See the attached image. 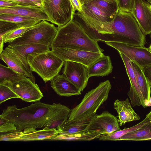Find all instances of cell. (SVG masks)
Wrapping results in <instances>:
<instances>
[{"label": "cell", "mask_w": 151, "mask_h": 151, "mask_svg": "<svg viewBox=\"0 0 151 151\" xmlns=\"http://www.w3.org/2000/svg\"><path fill=\"white\" fill-rule=\"evenodd\" d=\"M70 110L60 103L49 104L39 101L22 108L9 106L0 116L13 123L17 131L31 127L57 129L68 120Z\"/></svg>", "instance_id": "1"}, {"label": "cell", "mask_w": 151, "mask_h": 151, "mask_svg": "<svg viewBox=\"0 0 151 151\" xmlns=\"http://www.w3.org/2000/svg\"><path fill=\"white\" fill-rule=\"evenodd\" d=\"M52 47L98 52L104 51L99 47L98 41L91 38L80 24L73 19L63 26L58 27V32L51 48Z\"/></svg>", "instance_id": "2"}, {"label": "cell", "mask_w": 151, "mask_h": 151, "mask_svg": "<svg viewBox=\"0 0 151 151\" xmlns=\"http://www.w3.org/2000/svg\"><path fill=\"white\" fill-rule=\"evenodd\" d=\"M113 34L104 38L102 42H112L134 46L145 47V35L129 12L119 9L112 23Z\"/></svg>", "instance_id": "3"}, {"label": "cell", "mask_w": 151, "mask_h": 151, "mask_svg": "<svg viewBox=\"0 0 151 151\" xmlns=\"http://www.w3.org/2000/svg\"><path fill=\"white\" fill-rule=\"evenodd\" d=\"M111 87L110 81L106 80L88 91L81 103L70 110L68 120H81L96 114L97 109L107 99Z\"/></svg>", "instance_id": "4"}, {"label": "cell", "mask_w": 151, "mask_h": 151, "mask_svg": "<svg viewBox=\"0 0 151 151\" xmlns=\"http://www.w3.org/2000/svg\"><path fill=\"white\" fill-rule=\"evenodd\" d=\"M27 59L32 70L36 73L45 83L50 81L59 74L64 62L52 50L29 54Z\"/></svg>", "instance_id": "5"}, {"label": "cell", "mask_w": 151, "mask_h": 151, "mask_svg": "<svg viewBox=\"0 0 151 151\" xmlns=\"http://www.w3.org/2000/svg\"><path fill=\"white\" fill-rule=\"evenodd\" d=\"M46 21H41L19 37L8 43V45L14 46L39 44L51 48L58 32V27Z\"/></svg>", "instance_id": "6"}, {"label": "cell", "mask_w": 151, "mask_h": 151, "mask_svg": "<svg viewBox=\"0 0 151 151\" xmlns=\"http://www.w3.org/2000/svg\"><path fill=\"white\" fill-rule=\"evenodd\" d=\"M42 9L50 22L58 27L73 20L74 15L70 0H43Z\"/></svg>", "instance_id": "7"}, {"label": "cell", "mask_w": 151, "mask_h": 151, "mask_svg": "<svg viewBox=\"0 0 151 151\" xmlns=\"http://www.w3.org/2000/svg\"><path fill=\"white\" fill-rule=\"evenodd\" d=\"M3 85L8 87L19 96V98L26 102L39 101L43 96L38 86L30 78L24 76Z\"/></svg>", "instance_id": "8"}, {"label": "cell", "mask_w": 151, "mask_h": 151, "mask_svg": "<svg viewBox=\"0 0 151 151\" xmlns=\"http://www.w3.org/2000/svg\"><path fill=\"white\" fill-rule=\"evenodd\" d=\"M105 42L125 55L131 60L135 62L142 67L151 65V52L145 47L132 46L116 42Z\"/></svg>", "instance_id": "9"}, {"label": "cell", "mask_w": 151, "mask_h": 151, "mask_svg": "<svg viewBox=\"0 0 151 151\" xmlns=\"http://www.w3.org/2000/svg\"><path fill=\"white\" fill-rule=\"evenodd\" d=\"M51 48L54 53L64 61L79 63L88 67L104 55L102 52L57 47Z\"/></svg>", "instance_id": "10"}, {"label": "cell", "mask_w": 151, "mask_h": 151, "mask_svg": "<svg viewBox=\"0 0 151 151\" xmlns=\"http://www.w3.org/2000/svg\"><path fill=\"white\" fill-rule=\"evenodd\" d=\"M63 74L81 91L87 86L89 78L88 67L80 63L67 61H64Z\"/></svg>", "instance_id": "11"}, {"label": "cell", "mask_w": 151, "mask_h": 151, "mask_svg": "<svg viewBox=\"0 0 151 151\" xmlns=\"http://www.w3.org/2000/svg\"><path fill=\"white\" fill-rule=\"evenodd\" d=\"M136 20L143 34H151V5L145 0H133L129 12Z\"/></svg>", "instance_id": "12"}, {"label": "cell", "mask_w": 151, "mask_h": 151, "mask_svg": "<svg viewBox=\"0 0 151 151\" xmlns=\"http://www.w3.org/2000/svg\"><path fill=\"white\" fill-rule=\"evenodd\" d=\"M118 119L107 111L96 114L85 130L99 131L107 134L121 130Z\"/></svg>", "instance_id": "13"}, {"label": "cell", "mask_w": 151, "mask_h": 151, "mask_svg": "<svg viewBox=\"0 0 151 151\" xmlns=\"http://www.w3.org/2000/svg\"><path fill=\"white\" fill-rule=\"evenodd\" d=\"M0 58L9 67L19 74L30 78L35 83V78L32 74L33 71L26 67L8 46L0 53Z\"/></svg>", "instance_id": "14"}, {"label": "cell", "mask_w": 151, "mask_h": 151, "mask_svg": "<svg viewBox=\"0 0 151 151\" xmlns=\"http://www.w3.org/2000/svg\"><path fill=\"white\" fill-rule=\"evenodd\" d=\"M2 14L17 15L50 22L48 16L42 11V8L37 6L18 4L10 7L0 8V14Z\"/></svg>", "instance_id": "15"}, {"label": "cell", "mask_w": 151, "mask_h": 151, "mask_svg": "<svg viewBox=\"0 0 151 151\" xmlns=\"http://www.w3.org/2000/svg\"><path fill=\"white\" fill-rule=\"evenodd\" d=\"M33 128H27L22 131L20 135L15 141H27L44 139H55L59 134L58 130L55 128L45 127L42 129L37 130Z\"/></svg>", "instance_id": "16"}, {"label": "cell", "mask_w": 151, "mask_h": 151, "mask_svg": "<svg viewBox=\"0 0 151 151\" xmlns=\"http://www.w3.org/2000/svg\"><path fill=\"white\" fill-rule=\"evenodd\" d=\"M50 81L51 87L60 96L69 97L81 94V90L63 74H58Z\"/></svg>", "instance_id": "17"}, {"label": "cell", "mask_w": 151, "mask_h": 151, "mask_svg": "<svg viewBox=\"0 0 151 151\" xmlns=\"http://www.w3.org/2000/svg\"><path fill=\"white\" fill-rule=\"evenodd\" d=\"M114 107L118 113V122L120 126L127 122L140 119V117L132 109L128 98L122 101L116 100L114 103Z\"/></svg>", "instance_id": "18"}, {"label": "cell", "mask_w": 151, "mask_h": 151, "mask_svg": "<svg viewBox=\"0 0 151 151\" xmlns=\"http://www.w3.org/2000/svg\"><path fill=\"white\" fill-rule=\"evenodd\" d=\"M8 46L18 56L26 67L31 70H32L27 61V57L28 55L33 53L45 52L50 50V48L48 47L39 44H27L14 46L8 45Z\"/></svg>", "instance_id": "19"}, {"label": "cell", "mask_w": 151, "mask_h": 151, "mask_svg": "<svg viewBox=\"0 0 151 151\" xmlns=\"http://www.w3.org/2000/svg\"><path fill=\"white\" fill-rule=\"evenodd\" d=\"M113 68L110 57L104 55L88 67V76H106L111 73Z\"/></svg>", "instance_id": "20"}, {"label": "cell", "mask_w": 151, "mask_h": 151, "mask_svg": "<svg viewBox=\"0 0 151 151\" xmlns=\"http://www.w3.org/2000/svg\"><path fill=\"white\" fill-rule=\"evenodd\" d=\"M137 83L142 96L146 107L150 102L151 88L145 76L142 68L135 62L131 60Z\"/></svg>", "instance_id": "21"}, {"label": "cell", "mask_w": 151, "mask_h": 151, "mask_svg": "<svg viewBox=\"0 0 151 151\" xmlns=\"http://www.w3.org/2000/svg\"><path fill=\"white\" fill-rule=\"evenodd\" d=\"M95 115L81 120H68L57 129L59 135H67L85 131Z\"/></svg>", "instance_id": "22"}, {"label": "cell", "mask_w": 151, "mask_h": 151, "mask_svg": "<svg viewBox=\"0 0 151 151\" xmlns=\"http://www.w3.org/2000/svg\"><path fill=\"white\" fill-rule=\"evenodd\" d=\"M80 12L96 20L106 23H112L116 14H108L89 3L82 5V11Z\"/></svg>", "instance_id": "23"}, {"label": "cell", "mask_w": 151, "mask_h": 151, "mask_svg": "<svg viewBox=\"0 0 151 151\" xmlns=\"http://www.w3.org/2000/svg\"><path fill=\"white\" fill-rule=\"evenodd\" d=\"M151 139V122L123 136L120 140L141 141Z\"/></svg>", "instance_id": "24"}, {"label": "cell", "mask_w": 151, "mask_h": 151, "mask_svg": "<svg viewBox=\"0 0 151 151\" xmlns=\"http://www.w3.org/2000/svg\"><path fill=\"white\" fill-rule=\"evenodd\" d=\"M0 20L14 23L19 27L32 26L42 21L31 17L6 14H0Z\"/></svg>", "instance_id": "25"}, {"label": "cell", "mask_w": 151, "mask_h": 151, "mask_svg": "<svg viewBox=\"0 0 151 151\" xmlns=\"http://www.w3.org/2000/svg\"><path fill=\"white\" fill-rule=\"evenodd\" d=\"M103 134L99 131L85 130L71 134L61 135H58L56 139L71 141H90Z\"/></svg>", "instance_id": "26"}, {"label": "cell", "mask_w": 151, "mask_h": 151, "mask_svg": "<svg viewBox=\"0 0 151 151\" xmlns=\"http://www.w3.org/2000/svg\"><path fill=\"white\" fill-rule=\"evenodd\" d=\"M149 122L145 118L142 122L132 127L114 132L107 134H102L97 138H99V140L103 141L119 140L120 138L124 134L137 129Z\"/></svg>", "instance_id": "27"}, {"label": "cell", "mask_w": 151, "mask_h": 151, "mask_svg": "<svg viewBox=\"0 0 151 151\" xmlns=\"http://www.w3.org/2000/svg\"><path fill=\"white\" fill-rule=\"evenodd\" d=\"M118 52L123 62L127 75L130 81V88H132L138 96L142 100L146 107L142 96L137 85L135 75L131 64L130 60L122 53L120 52Z\"/></svg>", "instance_id": "28"}, {"label": "cell", "mask_w": 151, "mask_h": 151, "mask_svg": "<svg viewBox=\"0 0 151 151\" xmlns=\"http://www.w3.org/2000/svg\"><path fill=\"white\" fill-rule=\"evenodd\" d=\"M88 3L109 14L115 15L119 9L117 0H95Z\"/></svg>", "instance_id": "29"}, {"label": "cell", "mask_w": 151, "mask_h": 151, "mask_svg": "<svg viewBox=\"0 0 151 151\" xmlns=\"http://www.w3.org/2000/svg\"><path fill=\"white\" fill-rule=\"evenodd\" d=\"M23 76L8 67L0 64V85L17 80Z\"/></svg>", "instance_id": "30"}, {"label": "cell", "mask_w": 151, "mask_h": 151, "mask_svg": "<svg viewBox=\"0 0 151 151\" xmlns=\"http://www.w3.org/2000/svg\"><path fill=\"white\" fill-rule=\"evenodd\" d=\"M34 26L30 27H18L6 33L2 37L4 43H9L13 41L32 28Z\"/></svg>", "instance_id": "31"}, {"label": "cell", "mask_w": 151, "mask_h": 151, "mask_svg": "<svg viewBox=\"0 0 151 151\" xmlns=\"http://www.w3.org/2000/svg\"><path fill=\"white\" fill-rule=\"evenodd\" d=\"M18 27L13 23L0 20V53L3 50L4 42L2 37L6 33Z\"/></svg>", "instance_id": "32"}, {"label": "cell", "mask_w": 151, "mask_h": 151, "mask_svg": "<svg viewBox=\"0 0 151 151\" xmlns=\"http://www.w3.org/2000/svg\"><path fill=\"white\" fill-rule=\"evenodd\" d=\"M19 96L6 86L0 85V104L6 100Z\"/></svg>", "instance_id": "33"}, {"label": "cell", "mask_w": 151, "mask_h": 151, "mask_svg": "<svg viewBox=\"0 0 151 151\" xmlns=\"http://www.w3.org/2000/svg\"><path fill=\"white\" fill-rule=\"evenodd\" d=\"M17 130L15 125L8 120L0 116V134H4Z\"/></svg>", "instance_id": "34"}, {"label": "cell", "mask_w": 151, "mask_h": 151, "mask_svg": "<svg viewBox=\"0 0 151 151\" xmlns=\"http://www.w3.org/2000/svg\"><path fill=\"white\" fill-rule=\"evenodd\" d=\"M22 131H16L4 134H0V141H15L21 134Z\"/></svg>", "instance_id": "35"}, {"label": "cell", "mask_w": 151, "mask_h": 151, "mask_svg": "<svg viewBox=\"0 0 151 151\" xmlns=\"http://www.w3.org/2000/svg\"><path fill=\"white\" fill-rule=\"evenodd\" d=\"M133 0H117L119 9L123 11L130 12L132 7Z\"/></svg>", "instance_id": "36"}, {"label": "cell", "mask_w": 151, "mask_h": 151, "mask_svg": "<svg viewBox=\"0 0 151 151\" xmlns=\"http://www.w3.org/2000/svg\"><path fill=\"white\" fill-rule=\"evenodd\" d=\"M142 68L145 76L151 88V65Z\"/></svg>", "instance_id": "37"}, {"label": "cell", "mask_w": 151, "mask_h": 151, "mask_svg": "<svg viewBox=\"0 0 151 151\" xmlns=\"http://www.w3.org/2000/svg\"><path fill=\"white\" fill-rule=\"evenodd\" d=\"M73 9L74 14L77 11L78 12H81L82 11V5L79 0H70Z\"/></svg>", "instance_id": "38"}, {"label": "cell", "mask_w": 151, "mask_h": 151, "mask_svg": "<svg viewBox=\"0 0 151 151\" xmlns=\"http://www.w3.org/2000/svg\"><path fill=\"white\" fill-rule=\"evenodd\" d=\"M19 4L17 2L6 0H0V8H6Z\"/></svg>", "instance_id": "39"}, {"label": "cell", "mask_w": 151, "mask_h": 151, "mask_svg": "<svg viewBox=\"0 0 151 151\" xmlns=\"http://www.w3.org/2000/svg\"><path fill=\"white\" fill-rule=\"evenodd\" d=\"M15 2L18 3L19 5L30 6H37L31 1L29 0H6Z\"/></svg>", "instance_id": "40"}, {"label": "cell", "mask_w": 151, "mask_h": 151, "mask_svg": "<svg viewBox=\"0 0 151 151\" xmlns=\"http://www.w3.org/2000/svg\"><path fill=\"white\" fill-rule=\"evenodd\" d=\"M33 3L35 5L39 7L42 8L43 6V0H29Z\"/></svg>", "instance_id": "41"}, {"label": "cell", "mask_w": 151, "mask_h": 151, "mask_svg": "<svg viewBox=\"0 0 151 151\" xmlns=\"http://www.w3.org/2000/svg\"><path fill=\"white\" fill-rule=\"evenodd\" d=\"M145 118L150 122H151V111L146 115Z\"/></svg>", "instance_id": "42"}, {"label": "cell", "mask_w": 151, "mask_h": 151, "mask_svg": "<svg viewBox=\"0 0 151 151\" xmlns=\"http://www.w3.org/2000/svg\"><path fill=\"white\" fill-rule=\"evenodd\" d=\"M81 4H83L88 3L90 1L95 0H79Z\"/></svg>", "instance_id": "43"}, {"label": "cell", "mask_w": 151, "mask_h": 151, "mask_svg": "<svg viewBox=\"0 0 151 151\" xmlns=\"http://www.w3.org/2000/svg\"><path fill=\"white\" fill-rule=\"evenodd\" d=\"M151 52V43L150 45V46L149 47L147 48Z\"/></svg>", "instance_id": "44"}, {"label": "cell", "mask_w": 151, "mask_h": 151, "mask_svg": "<svg viewBox=\"0 0 151 151\" xmlns=\"http://www.w3.org/2000/svg\"><path fill=\"white\" fill-rule=\"evenodd\" d=\"M147 1L151 4V0H147Z\"/></svg>", "instance_id": "45"}, {"label": "cell", "mask_w": 151, "mask_h": 151, "mask_svg": "<svg viewBox=\"0 0 151 151\" xmlns=\"http://www.w3.org/2000/svg\"><path fill=\"white\" fill-rule=\"evenodd\" d=\"M150 37L151 38V34L150 35Z\"/></svg>", "instance_id": "46"}]
</instances>
